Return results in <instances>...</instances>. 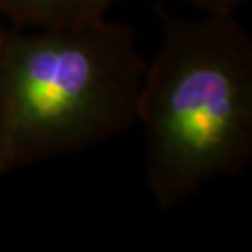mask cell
Returning a JSON list of instances; mask_svg holds the SVG:
<instances>
[{"label":"cell","instance_id":"obj_2","mask_svg":"<svg viewBox=\"0 0 252 252\" xmlns=\"http://www.w3.org/2000/svg\"><path fill=\"white\" fill-rule=\"evenodd\" d=\"M146 62L107 17L0 37V172L79 152L136 122Z\"/></svg>","mask_w":252,"mask_h":252},{"label":"cell","instance_id":"obj_4","mask_svg":"<svg viewBox=\"0 0 252 252\" xmlns=\"http://www.w3.org/2000/svg\"><path fill=\"white\" fill-rule=\"evenodd\" d=\"M204 13H234L247 0H185Z\"/></svg>","mask_w":252,"mask_h":252},{"label":"cell","instance_id":"obj_3","mask_svg":"<svg viewBox=\"0 0 252 252\" xmlns=\"http://www.w3.org/2000/svg\"><path fill=\"white\" fill-rule=\"evenodd\" d=\"M120 0H0V19L15 28L75 27L105 19Z\"/></svg>","mask_w":252,"mask_h":252},{"label":"cell","instance_id":"obj_5","mask_svg":"<svg viewBox=\"0 0 252 252\" xmlns=\"http://www.w3.org/2000/svg\"><path fill=\"white\" fill-rule=\"evenodd\" d=\"M4 30H6V23L0 19V37H2V34H4Z\"/></svg>","mask_w":252,"mask_h":252},{"label":"cell","instance_id":"obj_1","mask_svg":"<svg viewBox=\"0 0 252 252\" xmlns=\"http://www.w3.org/2000/svg\"><path fill=\"white\" fill-rule=\"evenodd\" d=\"M162 43L146 63L136 120L146 181L174 209L252 159V41L234 13L181 19L162 11Z\"/></svg>","mask_w":252,"mask_h":252}]
</instances>
